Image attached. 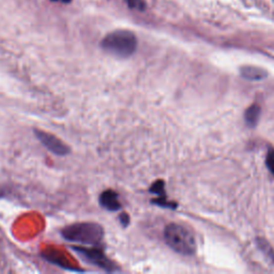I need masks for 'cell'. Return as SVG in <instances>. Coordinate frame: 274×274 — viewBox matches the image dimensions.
<instances>
[{
  "mask_svg": "<svg viewBox=\"0 0 274 274\" xmlns=\"http://www.w3.org/2000/svg\"><path fill=\"white\" fill-rule=\"evenodd\" d=\"M61 236L69 242L82 245H99L104 237L103 227L98 223H75L64 227Z\"/></svg>",
  "mask_w": 274,
  "mask_h": 274,
  "instance_id": "cell-1",
  "label": "cell"
},
{
  "mask_svg": "<svg viewBox=\"0 0 274 274\" xmlns=\"http://www.w3.org/2000/svg\"><path fill=\"white\" fill-rule=\"evenodd\" d=\"M137 38L129 30H116L109 33L101 42V48L115 57L129 58L137 50Z\"/></svg>",
  "mask_w": 274,
  "mask_h": 274,
  "instance_id": "cell-2",
  "label": "cell"
},
{
  "mask_svg": "<svg viewBox=\"0 0 274 274\" xmlns=\"http://www.w3.org/2000/svg\"><path fill=\"white\" fill-rule=\"evenodd\" d=\"M164 239L170 249L181 255H192L196 250V241L193 233L179 224L167 225L164 230Z\"/></svg>",
  "mask_w": 274,
  "mask_h": 274,
  "instance_id": "cell-3",
  "label": "cell"
},
{
  "mask_svg": "<svg viewBox=\"0 0 274 274\" xmlns=\"http://www.w3.org/2000/svg\"><path fill=\"white\" fill-rule=\"evenodd\" d=\"M85 247V246H73L72 249L74 250L79 256H82L87 263L91 265H95L99 268L103 269L108 272H115L117 271V266L113 264L110 259L105 255L102 249L97 247Z\"/></svg>",
  "mask_w": 274,
  "mask_h": 274,
  "instance_id": "cell-4",
  "label": "cell"
},
{
  "mask_svg": "<svg viewBox=\"0 0 274 274\" xmlns=\"http://www.w3.org/2000/svg\"><path fill=\"white\" fill-rule=\"evenodd\" d=\"M33 132H35L37 138L42 143L45 148H48L51 152L54 153V155L59 157H64L68 156L71 152L70 147L65 143H63L61 139H59L57 136L39 129H35Z\"/></svg>",
  "mask_w": 274,
  "mask_h": 274,
  "instance_id": "cell-5",
  "label": "cell"
},
{
  "mask_svg": "<svg viewBox=\"0 0 274 274\" xmlns=\"http://www.w3.org/2000/svg\"><path fill=\"white\" fill-rule=\"evenodd\" d=\"M99 202L104 209L115 212L121 209V204L119 202L118 193L113 190L104 191L99 197Z\"/></svg>",
  "mask_w": 274,
  "mask_h": 274,
  "instance_id": "cell-6",
  "label": "cell"
},
{
  "mask_svg": "<svg viewBox=\"0 0 274 274\" xmlns=\"http://www.w3.org/2000/svg\"><path fill=\"white\" fill-rule=\"evenodd\" d=\"M150 192L153 194H157L159 196L158 200H153V203H156L159 206L162 207H169L168 203L165 202V191H164V182L161 181V180H159V181L155 182L152 184Z\"/></svg>",
  "mask_w": 274,
  "mask_h": 274,
  "instance_id": "cell-7",
  "label": "cell"
},
{
  "mask_svg": "<svg viewBox=\"0 0 274 274\" xmlns=\"http://www.w3.org/2000/svg\"><path fill=\"white\" fill-rule=\"evenodd\" d=\"M260 115V108L258 105H253L246 110L245 120L250 125H255L258 121V118Z\"/></svg>",
  "mask_w": 274,
  "mask_h": 274,
  "instance_id": "cell-8",
  "label": "cell"
},
{
  "mask_svg": "<svg viewBox=\"0 0 274 274\" xmlns=\"http://www.w3.org/2000/svg\"><path fill=\"white\" fill-rule=\"evenodd\" d=\"M242 75L247 79L257 81V79L264 78L266 76V73L260 69H256V68H245L242 70Z\"/></svg>",
  "mask_w": 274,
  "mask_h": 274,
  "instance_id": "cell-9",
  "label": "cell"
},
{
  "mask_svg": "<svg viewBox=\"0 0 274 274\" xmlns=\"http://www.w3.org/2000/svg\"><path fill=\"white\" fill-rule=\"evenodd\" d=\"M267 165H268V168L274 175V150L269 151L268 157H267Z\"/></svg>",
  "mask_w": 274,
  "mask_h": 274,
  "instance_id": "cell-10",
  "label": "cell"
},
{
  "mask_svg": "<svg viewBox=\"0 0 274 274\" xmlns=\"http://www.w3.org/2000/svg\"><path fill=\"white\" fill-rule=\"evenodd\" d=\"M119 220L123 227H128L130 225V217L128 213H121L119 217Z\"/></svg>",
  "mask_w": 274,
  "mask_h": 274,
  "instance_id": "cell-11",
  "label": "cell"
},
{
  "mask_svg": "<svg viewBox=\"0 0 274 274\" xmlns=\"http://www.w3.org/2000/svg\"><path fill=\"white\" fill-rule=\"evenodd\" d=\"M137 1H138V0H128L129 4L132 5V6H136L137 5Z\"/></svg>",
  "mask_w": 274,
  "mask_h": 274,
  "instance_id": "cell-12",
  "label": "cell"
},
{
  "mask_svg": "<svg viewBox=\"0 0 274 274\" xmlns=\"http://www.w3.org/2000/svg\"><path fill=\"white\" fill-rule=\"evenodd\" d=\"M53 1H62V2H70L71 0H53Z\"/></svg>",
  "mask_w": 274,
  "mask_h": 274,
  "instance_id": "cell-13",
  "label": "cell"
}]
</instances>
